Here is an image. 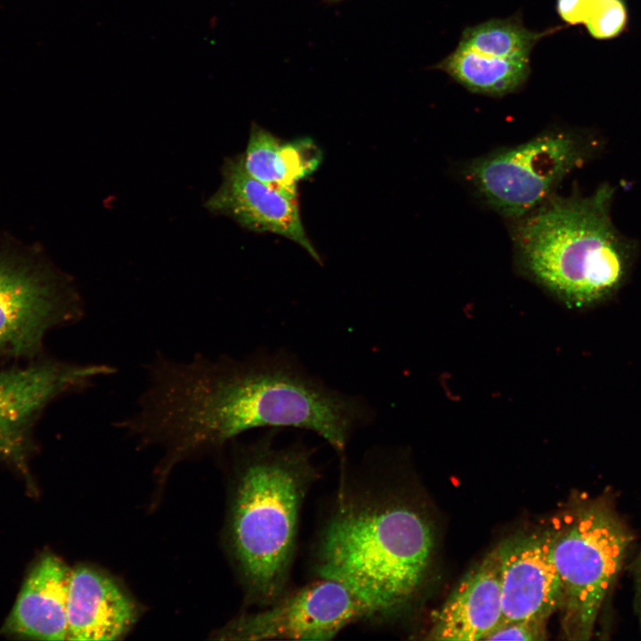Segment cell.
Instances as JSON below:
<instances>
[{"label": "cell", "mask_w": 641, "mask_h": 641, "mask_svg": "<svg viewBox=\"0 0 641 641\" xmlns=\"http://www.w3.org/2000/svg\"><path fill=\"white\" fill-rule=\"evenodd\" d=\"M84 301L57 272L0 256V356L37 354L46 335L82 319Z\"/></svg>", "instance_id": "cell-6"}, {"label": "cell", "mask_w": 641, "mask_h": 641, "mask_svg": "<svg viewBox=\"0 0 641 641\" xmlns=\"http://www.w3.org/2000/svg\"><path fill=\"white\" fill-rule=\"evenodd\" d=\"M613 194L603 185L586 199L553 200L516 227L517 248L529 271L570 304L596 302L625 276L629 247L611 220Z\"/></svg>", "instance_id": "cell-4"}, {"label": "cell", "mask_w": 641, "mask_h": 641, "mask_svg": "<svg viewBox=\"0 0 641 641\" xmlns=\"http://www.w3.org/2000/svg\"><path fill=\"white\" fill-rule=\"evenodd\" d=\"M631 572L633 577L634 596L633 607L634 613L641 626V547L631 564Z\"/></svg>", "instance_id": "cell-21"}, {"label": "cell", "mask_w": 641, "mask_h": 641, "mask_svg": "<svg viewBox=\"0 0 641 641\" xmlns=\"http://www.w3.org/2000/svg\"><path fill=\"white\" fill-rule=\"evenodd\" d=\"M627 22L624 0H595L584 24L593 37L604 40L619 36Z\"/></svg>", "instance_id": "cell-18"}, {"label": "cell", "mask_w": 641, "mask_h": 641, "mask_svg": "<svg viewBox=\"0 0 641 641\" xmlns=\"http://www.w3.org/2000/svg\"><path fill=\"white\" fill-rule=\"evenodd\" d=\"M562 588V628L570 640L591 638L624 565L632 535L604 497L577 502L548 529Z\"/></svg>", "instance_id": "cell-5"}, {"label": "cell", "mask_w": 641, "mask_h": 641, "mask_svg": "<svg viewBox=\"0 0 641 641\" xmlns=\"http://www.w3.org/2000/svg\"><path fill=\"white\" fill-rule=\"evenodd\" d=\"M116 370L104 363L52 359L0 369V457L20 462L33 425L51 402L85 391Z\"/></svg>", "instance_id": "cell-9"}, {"label": "cell", "mask_w": 641, "mask_h": 641, "mask_svg": "<svg viewBox=\"0 0 641 641\" xmlns=\"http://www.w3.org/2000/svg\"><path fill=\"white\" fill-rule=\"evenodd\" d=\"M221 174L220 186L205 202L210 213L230 217L249 231L283 236L320 263L302 223L296 195L253 177L244 168L240 155L226 158Z\"/></svg>", "instance_id": "cell-11"}, {"label": "cell", "mask_w": 641, "mask_h": 641, "mask_svg": "<svg viewBox=\"0 0 641 641\" xmlns=\"http://www.w3.org/2000/svg\"><path fill=\"white\" fill-rule=\"evenodd\" d=\"M135 618V604L111 578L85 565L70 572L69 640H116L126 633Z\"/></svg>", "instance_id": "cell-13"}, {"label": "cell", "mask_w": 641, "mask_h": 641, "mask_svg": "<svg viewBox=\"0 0 641 641\" xmlns=\"http://www.w3.org/2000/svg\"><path fill=\"white\" fill-rule=\"evenodd\" d=\"M502 619L546 622L562 606V588L548 531L517 534L497 548Z\"/></svg>", "instance_id": "cell-10"}, {"label": "cell", "mask_w": 641, "mask_h": 641, "mask_svg": "<svg viewBox=\"0 0 641 641\" xmlns=\"http://www.w3.org/2000/svg\"><path fill=\"white\" fill-rule=\"evenodd\" d=\"M501 619L500 562L496 548L464 576L433 613L426 638L484 640Z\"/></svg>", "instance_id": "cell-12"}, {"label": "cell", "mask_w": 641, "mask_h": 641, "mask_svg": "<svg viewBox=\"0 0 641 641\" xmlns=\"http://www.w3.org/2000/svg\"><path fill=\"white\" fill-rule=\"evenodd\" d=\"M584 154L576 136L549 134L476 160L469 176L491 206L520 217L543 202Z\"/></svg>", "instance_id": "cell-7"}, {"label": "cell", "mask_w": 641, "mask_h": 641, "mask_svg": "<svg viewBox=\"0 0 641 641\" xmlns=\"http://www.w3.org/2000/svg\"><path fill=\"white\" fill-rule=\"evenodd\" d=\"M321 158L312 140L283 142L256 124H252L246 150L240 155L244 168L253 177L296 196L298 182L317 169Z\"/></svg>", "instance_id": "cell-15"}, {"label": "cell", "mask_w": 641, "mask_h": 641, "mask_svg": "<svg viewBox=\"0 0 641 641\" xmlns=\"http://www.w3.org/2000/svg\"><path fill=\"white\" fill-rule=\"evenodd\" d=\"M595 0H556V11L568 24H584Z\"/></svg>", "instance_id": "cell-20"}, {"label": "cell", "mask_w": 641, "mask_h": 641, "mask_svg": "<svg viewBox=\"0 0 641 641\" xmlns=\"http://www.w3.org/2000/svg\"><path fill=\"white\" fill-rule=\"evenodd\" d=\"M369 621L362 601L342 582L315 578L291 587L272 603L242 613L215 633L222 640H320L335 638L344 629Z\"/></svg>", "instance_id": "cell-8"}, {"label": "cell", "mask_w": 641, "mask_h": 641, "mask_svg": "<svg viewBox=\"0 0 641 641\" xmlns=\"http://www.w3.org/2000/svg\"><path fill=\"white\" fill-rule=\"evenodd\" d=\"M70 572L53 555L42 557L25 580L4 630L41 639H68L67 599Z\"/></svg>", "instance_id": "cell-14"}, {"label": "cell", "mask_w": 641, "mask_h": 641, "mask_svg": "<svg viewBox=\"0 0 641 641\" xmlns=\"http://www.w3.org/2000/svg\"><path fill=\"white\" fill-rule=\"evenodd\" d=\"M277 430L241 448L228 519L230 551L257 608L290 588L303 505L320 477L313 450L301 442L278 446Z\"/></svg>", "instance_id": "cell-3"}, {"label": "cell", "mask_w": 641, "mask_h": 641, "mask_svg": "<svg viewBox=\"0 0 641 641\" xmlns=\"http://www.w3.org/2000/svg\"><path fill=\"white\" fill-rule=\"evenodd\" d=\"M545 622L517 621L499 623L484 640L534 641L546 638Z\"/></svg>", "instance_id": "cell-19"}, {"label": "cell", "mask_w": 641, "mask_h": 641, "mask_svg": "<svg viewBox=\"0 0 641 641\" xmlns=\"http://www.w3.org/2000/svg\"><path fill=\"white\" fill-rule=\"evenodd\" d=\"M434 68L467 90L490 96L516 91L530 75L529 61L493 57L459 45Z\"/></svg>", "instance_id": "cell-16"}, {"label": "cell", "mask_w": 641, "mask_h": 641, "mask_svg": "<svg viewBox=\"0 0 641 641\" xmlns=\"http://www.w3.org/2000/svg\"><path fill=\"white\" fill-rule=\"evenodd\" d=\"M337 489L317 530L316 578L338 580L366 605L369 621L398 615L416 598L434 550L432 526L418 505L387 481L377 453L357 467L343 460Z\"/></svg>", "instance_id": "cell-2"}, {"label": "cell", "mask_w": 641, "mask_h": 641, "mask_svg": "<svg viewBox=\"0 0 641 641\" xmlns=\"http://www.w3.org/2000/svg\"><path fill=\"white\" fill-rule=\"evenodd\" d=\"M144 368L136 409L118 425L176 455L222 447L255 428L295 427L318 434L342 458L353 433L373 418L364 399L331 388L283 351L242 359L197 353L185 361L157 352Z\"/></svg>", "instance_id": "cell-1"}, {"label": "cell", "mask_w": 641, "mask_h": 641, "mask_svg": "<svg viewBox=\"0 0 641 641\" xmlns=\"http://www.w3.org/2000/svg\"><path fill=\"white\" fill-rule=\"evenodd\" d=\"M548 33L529 30L513 17L491 19L465 28L458 45L493 57L529 61L537 42Z\"/></svg>", "instance_id": "cell-17"}]
</instances>
